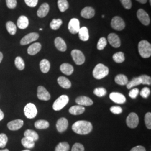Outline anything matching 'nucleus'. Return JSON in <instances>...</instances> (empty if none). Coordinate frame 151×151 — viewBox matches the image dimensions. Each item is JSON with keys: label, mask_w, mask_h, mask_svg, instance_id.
<instances>
[{"label": "nucleus", "mask_w": 151, "mask_h": 151, "mask_svg": "<svg viewBox=\"0 0 151 151\" xmlns=\"http://www.w3.org/2000/svg\"><path fill=\"white\" fill-rule=\"evenodd\" d=\"M29 23V20L27 17L22 15L19 17L17 21V25L20 29H25L27 28Z\"/></svg>", "instance_id": "obj_23"}, {"label": "nucleus", "mask_w": 151, "mask_h": 151, "mask_svg": "<svg viewBox=\"0 0 151 151\" xmlns=\"http://www.w3.org/2000/svg\"><path fill=\"white\" fill-rule=\"evenodd\" d=\"M49 5L47 3H44L40 6L37 11V15L39 17L43 18L47 16L49 11Z\"/></svg>", "instance_id": "obj_19"}, {"label": "nucleus", "mask_w": 151, "mask_h": 151, "mask_svg": "<svg viewBox=\"0 0 151 151\" xmlns=\"http://www.w3.org/2000/svg\"><path fill=\"white\" fill-rule=\"evenodd\" d=\"M50 68V63L48 60L44 59L40 62V68L44 73H47L49 72Z\"/></svg>", "instance_id": "obj_27"}, {"label": "nucleus", "mask_w": 151, "mask_h": 151, "mask_svg": "<svg viewBox=\"0 0 151 151\" xmlns=\"http://www.w3.org/2000/svg\"><path fill=\"white\" fill-rule=\"evenodd\" d=\"M24 125V122L21 119H16L10 122L7 124V127L10 130H17L20 129Z\"/></svg>", "instance_id": "obj_16"}, {"label": "nucleus", "mask_w": 151, "mask_h": 151, "mask_svg": "<svg viewBox=\"0 0 151 151\" xmlns=\"http://www.w3.org/2000/svg\"><path fill=\"white\" fill-rule=\"evenodd\" d=\"M35 127L38 129H45L49 127L48 122L45 120H39L35 123Z\"/></svg>", "instance_id": "obj_29"}, {"label": "nucleus", "mask_w": 151, "mask_h": 151, "mask_svg": "<svg viewBox=\"0 0 151 151\" xmlns=\"http://www.w3.org/2000/svg\"><path fill=\"white\" fill-rule=\"evenodd\" d=\"M111 112L114 114H119L123 112L122 108L118 106H114L110 109Z\"/></svg>", "instance_id": "obj_48"}, {"label": "nucleus", "mask_w": 151, "mask_h": 151, "mask_svg": "<svg viewBox=\"0 0 151 151\" xmlns=\"http://www.w3.org/2000/svg\"><path fill=\"white\" fill-rule=\"evenodd\" d=\"M104 17H105V15H102V17H103V18H104Z\"/></svg>", "instance_id": "obj_59"}, {"label": "nucleus", "mask_w": 151, "mask_h": 151, "mask_svg": "<svg viewBox=\"0 0 151 151\" xmlns=\"http://www.w3.org/2000/svg\"><path fill=\"white\" fill-rule=\"evenodd\" d=\"M63 22L61 19H53L50 23V27L54 30H57L60 29V26L62 25Z\"/></svg>", "instance_id": "obj_34"}, {"label": "nucleus", "mask_w": 151, "mask_h": 151, "mask_svg": "<svg viewBox=\"0 0 151 151\" xmlns=\"http://www.w3.org/2000/svg\"><path fill=\"white\" fill-rule=\"evenodd\" d=\"M145 121L146 127L148 129H151V113L148 112L146 114L145 117Z\"/></svg>", "instance_id": "obj_43"}, {"label": "nucleus", "mask_w": 151, "mask_h": 151, "mask_svg": "<svg viewBox=\"0 0 151 151\" xmlns=\"http://www.w3.org/2000/svg\"><path fill=\"white\" fill-rule=\"evenodd\" d=\"M54 44L57 49L60 52H65L67 50V45L65 42L60 37H57L55 39Z\"/></svg>", "instance_id": "obj_20"}, {"label": "nucleus", "mask_w": 151, "mask_h": 151, "mask_svg": "<svg viewBox=\"0 0 151 151\" xmlns=\"http://www.w3.org/2000/svg\"><path fill=\"white\" fill-rule=\"evenodd\" d=\"M7 141H8V138L7 135L4 133L0 134V148H4L6 146Z\"/></svg>", "instance_id": "obj_42"}, {"label": "nucleus", "mask_w": 151, "mask_h": 151, "mask_svg": "<svg viewBox=\"0 0 151 151\" xmlns=\"http://www.w3.org/2000/svg\"><path fill=\"white\" fill-rule=\"evenodd\" d=\"M2 59H3V54L0 52V63H1V62H2Z\"/></svg>", "instance_id": "obj_54"}, {"label": "nucleus", "mask_w": 151, "mask_h": 151, "mask_svg": "<svg viewBox=\"0 0 151 151\" xmlns=\"http://www.w3.org/2000/svg\"><path fill=\"white\" fill-rule=\"evenodd\" d=\"M107 45V40L104 37H101L99 39L97 44V48L98 50H101L105 48Z\"/></svg>", "instance_id": "obj_39"}, {"label": "nucleus", "mask_w": 151, "mask_h": 151, "mask_svg": "<svg viewBox=\"0 0 151 151\" xmlns=\"http://www.w3.org/2000/svg\"><path fill=\"white\" fill-rule=\"evenodd\" d=\"M37 96L40 100L48 101L50 99V95L47 89L43 86H39L38 87Z\"/></svg>", "instance_id": "obj_13"}, {"label": "nucleus", "mask_w": 151, "mask_h": 151, "mask_svg": "<svg viewBox=\"0 0 151 151\" xmlns=\"http://www.w3.org/2000/svg\"><path fill=\"white\" fill-rule=\"evenodd\" d=\"M42 48V45L39 43H35L29 47L27 49V53L31 55L37 54Z\"/></svg>", "instance_id": "obj_21"}, {"label": "nucleus", "mask_w": 151, "mask_h": 151, "mask_svg": "<svg viewBox=\"0 0 151 151\" xmlns=\"http://www.w3.org/2000/svg\"><path fill=\"white\" fill-rule=\"evenodd\" d=\"M110 99L114 102L116 104H124L126 101V98L125 97L124 95L122 93H120L119 92H111L109 95Z\"/></svg>", "instance_id": "obj_14"}, {"label": "nucleus", "mask_w": 151, "mask_h": 151, "mask_svg": "<svg viewBox=\"0 0 151 151\" xmlns=\"http://www.w3.org/2000/svg\"><path fill=\"white\" fill-rule=\"evenodd\" d=\"M15 65L19 70H23L25 68V63L22 57H17L15 60Z\"/></svg>", "instance_id": "obj_37"}, {"label": "nucleus", "mask_w": 151, "mask_h": 151, "mask_svg": "<svg viewBox=\"0 0 151 151\" xmlns=\"http://www.w3.org/2000/svg\"><path fill=\"white\" fill-rule=\"evenodd\" d=\"M109 70L108 67L102 63H99L94 68L92 74L94 78L97 80H100L108 75Z\"/></svg>", "instance_id": "obj_3"}, {"label": "nucleus", "mask_w": 151, "mask_h": 151, "mask_svg": "<svg viewBox=\"0 0 151 151\" xmlns=\"http://www.w3.org/2000/svg\"><path fill=\"white\" fill-rule=\"evenodd\" d=\"M80 28L81 27L80 21L76 18L72 19L68 23V29L70 32L73 34H76L78 33Z\"/></svg>", "instance_id": "obj_10"}, {"label": "nucleus", "mask_w": 151, "mask_h": 151, "mask_svg": "<svg viewBox=\"0 0 151 151\" xmlns=\"http://www.w3.org/2000/svg\"><path fill=\"white\" fill-rule=\"evenodd\" d=\"M111 26L115 30L122 31L125 27V24L122 17L119 16H114L111 20Z\"/></svg>", "instance_id": "obj_6"}, {"label": "nucleus", "mask_w": 151, "mask_h": 151, "mask_svg": "<svg viewBox=\"0 0 151 151\" xmlns=\"http://www.w3.org/2000/svg\"><path fill=\"white\" fill-rule=\"evenodd\" d=\"M108 40L110 44L114 48H117L121 45V41L119 36L115 33H110L109 34Z\"/></svg>", "instance_id": "obj_12"}, {"label": "nucleus", "mask_w": 151, "mask_h": 151, "mask_svg": "<svg viewBox=\"0 0 151 151\" xmlns=\"http://www.w3.org/2000/svg\"><path fill=\"white\" fill-rule=\"evenodd\" d=\"M39 30H43V29H42V28H40V29H39Z\"/></svg>", "instance_id": "obj_57"}, {"label": "nucleus", "mask_w": 151, "mask_h": 151, "mask_svg": "<svg viewBox=\"0 0 151 151\" xmlns=\"http://www.w3.org/2000/svg\"><path fill=\"white\" fill-rule=\"evenodd\" d=\"M78 36L79 38L82 41L86 42L89 39V32L88 30L86 27H83L80 28L79 32H78Z\"/></svg>", "instance_id": "obj_24"}, {"label": "nucleus", "mask_w": 151, "mask_h": 151, "mask_svg": "<svg viewBox=\"0 0 151 151\" xmlns=\"http://www.w3.org/2000/svg\"><path fill=\"white\" fill-rule=\"evenodd\" d=\"M4 118V114L2 112V111L0 109V121L2 120Z\"/></svg>", "instance_id": "obj_52"}, {"label": "nucleus", "mask_w": 151, "mask_h": 151, "mask_svg": "<svg viewBox=\"0 0 151 151\" xmlns=\"http://www.w3.org/2000/svg\"><path fill=\"white\" fill-rule=\"evenodd\" d=\"M6 27L8 32L12 35H14L17 31V27L13 22H7L6 24Z\"/></svg>", "instance_id": "obj_31"}, {"label": "nucleus", "mask_w": 151, "mask_h": 151, "mask_svg": "<svg viewBox=\"0 0 151 151\" xmlns=\"http://www.w3.org/2000/svg\"><path fill=\"white\" fill-rule=\"evenodd\" d=\"M113 58L114 60L116 63H121L123 62L125 60L124 54L122 52H117V53L114 54L113 56Z\"/></svg>", "instance_id": "obj_36"}, {"label": "nucleus", "mask_w": 151, "mask_h": 151, "mask_svg": "<svg viewBox=\"0 0 151 151\" xmlns=\"http://www.w3.org/2000/svg\"><path fill=\"white\" fill-rule=\"evenodd\" d=\"M137 1L142 4H145L147 2V0H137Z\"/></svg>", "instance_id": "obj_53"}, {"label": "nucleus", "mask_w": 151, "mask_h": 151, "mask_svg": "<svg viewBox=\"0 0 151 151\" xmlns=\"http://www.w3.org/2000/svg\"><path fill=\"white\" fill-rule=\"evenodd\" d=\"M58 7L60 11L63 12L69 8V4L67 0H58Z\"/></svg>", "instance_id": "obj_33"}, {"label": "nucleus", "mask_w": 151, "mask_h": 151, "mask_svg": "<svg viewBox=\"0 0 151 151\" xmlns=\"http://www.w3.org/2000/svg\"><path fill=\"white\" fill-rule=\"evenodd\" d=\"M141 84L143 85H151V78L149 76L143 75L139 76Z\"/></svg>", "instance_id": "obj_41"}, {"label": "nucleus", "mask_w": 151, "mask_h": 151, "mask_svg": "<svg viewBox=\"0 0 151 151\" xmlns=\"http://www.w3.org/2000/svg\"><path fill=\"white\" fill-rule=\"evenodd\" d=\"M150 5H151V0H150Z\"/></svg>", "instance_id": "obj_58"}, {"label": "nucleus", "mask_w": 151, "mask_h": 151, "mask_svg": "<svg viewBox=\"0 0 151 151\" xmlns=\"http://www.w3.org/2000/svg\"><path fill=\"white\" fill-rule=\"evenodd\" d=\"M30 151V150H24V151Z\"/></svg>", "instance_id": "obj_56"}, {"label": "nucleus", "mask_w": 151, "mask_h": 151, "mask_svg": "<svg viewBox=\"0 0 151 151\" xmlns=\"http://www.w3.org/2000/svg\"><path fill=\"white\" fill-rule=\"evenodd\" d=\"M69 101V98L65 95H61L53 103V109L55 111H59L65 107Z\"/></svg>", "instance_id": "obj_4"}, {"label": "nucleus", "mask_w": 151, "mask_h": 151, "mask_svg": "<svg viewBox=\"0 0 151 151\" xmlns=\"http://www.w3.org/2000/svg\"><path fill=\"white\" fill-rule=\"evenodd\" d=\"M57 81H58V83L60 85V86L64 88L68 89L71 87L70 81L65 77L60 76L58 78Z\"/></svg>", "instance_id": "obj_25"}, {"label": "nucleus", "mask_w": 151, "mask_h": 151, "mask_svg": "<svg viewBox=\"0 0 151 151\" xmlns=\"http://www.w3.org/2000/svg\"><path fill=\"white\" fill-rule=\"evenodd\" d=\"M76 103L81 106H91L93 104V101L89 97L81 96L76 99Z\"/></svg>", "instance_id": "obj_18"}, {"label": "nucleus", "mask_w": 151, "mask_h": 151, "mask_svg": "<svg viewBox=\"0 0 151 151\" xmlns=\"http://www.w3.org/2000/svg\"><path fill=\"white\" fill-rule=\"evenodd\" d=\"M68 122L67 119L65 118H61L58 119L56 124L57 129L60 133H62L65 131L68 128Z\"/></svg>", "instance_id": "obj_15"}, {"label": "nucleus", "mask_w": 151, "mask_h": 151, "mask_svg": "<svg viewBox=\"0 0 151 151\" xmlns=\"http://www.w3.org/2000/svg\"><path fill=\"white\" fill-rule=\"evenodd\" d=\"M139 93V90L138 88H133V89H132L130 91L129 93V96L132 99H135L138 95Z\"/></svg>", "instance_id": "obj_49"}, {"label": "nucleus", "mask_w": 151, "mask_h": 151, "mask_svg": "<svg viewBox=\"0 0 151 151\" xmlns=\"http://www.w3.org/2000/svg\"><path fill=\"white\" fill-rule=\"evenodd\" d=\"M24 136H25V137H28V138L32 139L34 142L38 140L39 139V135H38V133L33 130H27L24 133Z\"/></svg>", "instance_id": "obj_32"}, {"label": "nucleus", "mask_w": 151, "mask_h": 151, "mask_svg": "<svg viewBox=\"0 0 151 151\" xmlns=\"http://www.w3.org/2000/svg\"><path fill=\"white\" fill-rule=\"evenodd\" d=\"M122 5L127 10H129L132 7V3L131 0H120Z\"/></svg>", "instance_id": "obj_45"}, {"label": "nucleus", "mask_w": 151, "mask_h": 151, "mask_svg": "<svg viewBox=\"0 0 151 151\" xmlns=\"http://www.w3.org/2000/svg\"><path fill=\"white\" fill-rule=\"evenodd\" d=\"M25 4L30 7H34L37 5L38 0H24Z\"/></svg>", "instance_id": "obj_50"}, {"label": "nucleus", "mask_w": 151, "mask_h": 151, "mask_svg": "<svg viewBox=\"0 0 151 151\" xmlns=\"http://www.w3.org/2000/svg\"><path fill=\"white\" fill-rule=\"evenodd\" d=\"M60 70L65 75H71L74 70L73 67L69 63H63L60 67Z\"/></svg>", "instance_id": "obj_22"}, {"label": "nucleus", "mask_w": 151, "mask_h": 151, "mask_svg": "<svg viewBox=\"0 0 151 151\" xmlns=\"http://www.w3.org/2000/svg\"><path fill=\"white\" fill-rule=\"evenodd\" d=\"M140 84H141V81L139 77H134L132 79V80L130 81L129 82H128V83L127 84V88L130 89L131 88L138 86Z\"/></svg>", "instance_id": "obj_38"}, {"label": "nucleus", "mask_w": 151, "mask_h": 151, "mask_svg": "<svg viewBox=\"0 0 151 151\" xmlns=\"http://www.w3.org/2000/svg\"><path fill=\"white\" fill-rule=\"evenodd\" d=\"M71 151H85V148L81 143H76L72 147Z\"/></svg>", "instance_id": "obj_46"}, {"label": "nucleus", "mask_w": 151, "mask_h": 151, "mask_svg": "<svg viewBox=\"0 0 151 151\" xmlns=\"http://www.w3.org/2000/svg\"><path fill=\"white\" fill-rule=\"evenodd\" d=\"M95 15L94 9L91 7H86L83 8L81 12V15L85 19H91Z\"/></svg>", "instance_id": "obj_17"}, {"label": "nucleus", "mask_w": 151, "mask_h": 151, "mask_svg": "<svg viewBox=\"0 0 151 151\" xmlns=\"http://www.w3.org/2000/svg\"><path fill=\"white\" fill-rule=\"evenodd\" d=\"M137 16L138 20L141 22V23L143 25L147 26L150 24V17L148 14L147 13V12L145 11L143 9H139L137 12Z\"/></svg>", "instance_id": "obj_8"}, {"label": "nucleus", "mask_w": 151, "mask_h": 151, "mask_svg": "<svg viewBox=\"0 0 151 151\" xmlns=\"http://www.w3.org/2000/svg\"><path fill=\"white\" fill-rule=\"evenodd\" d=\"M22 146L27 148H32L35 146L34 141L28 138V137H24L22 139Z\"/></svg>", "instance_id": "obj_30"}, {"label": "nucleus", "mask_w": 151, "mask_h": 151, "mask_svg": "<svg viewBox=\"0 0 151 151\" xmlns=\"http://www.w3.org/2000/svg\"><path fill=\"white\" fill-rule=\"evenodd\" d=\"M85 111V108L83 106L81 105H75L70 107L69 109V112L70 114L74 115H80L84 113Z\"/></svg>", "instance_id": "obj_26"}, {"label": "nucleus", "mask_w": 151, "mask_h": 151, "mask_svg": "<svg viewBox=\"0 0 151 151\" xmlns=\"http://www.w3.org/2000/svg\"><path fill=\"white\" fill-rule=\"evenodd\" d=\"M115 81L118 85L124 86V85H126L128 83V79L126 76L120 74L115 77Z\"/></svg>", "instance_id": "obj_28"}, {"label": "nucleus", "mask_w": 151, "mask_h": 151, "mask_svg": "<svg viewBox=\"0 0 151 151\" xmlns=\"http://www.w3.org/2000/svg\"><path fill=\"white\" fill-rule=\"evenodd\" d=\"M39 37V35L37 32H31L22 38L20 41L22 45H25L37 40Z\"/></svg>", "instance_id": "obj_11"}, {"label": "nucleus", "mask_w": 151, "mask_h": 151, "mask_svg": "<svg viewBox=\"0 0 151 151\" xmlns=\"http://www.w3.org/2000/svg\"><path fill=\"white\" fill-rule=\"evenodd\" d=\"M130 151H146V149L144 147L142 146H136L133 147Z\"/></svg>", "instance_id": "obj_51"}, {"label": "nucleus", "mask_w": 151, "mask_h": 151, "mask_svg": "<svg viewBox=\"0 0 151 151\" xmlns=\"http://www.w3.org/2000/svg\"><path fill=\"white\" fill-rule=\"evenodd\" d=\"M107 93L105 88L104 87H98L94 90L93 93L98 97H103L105 96Z\"/></svg>", "instance_id": "obj_40"}, {"label": "nucleus", "mask_w": 151, "mask_h": 151, "mask_svg": "<svg viewBox=\"0 0 151 151\" xmlns=\"http://www.w3.org/2000/svg\"><path fill=\"white\" fill-rule=\"evenodd\" d=\"M126 123L128 127L130 128H135L139 124V118L137 114L131 113L128 116Z\"/></svg>", "instance_id": "obj_9"}, {"label": "nucleus", "mask_w": 151, "mask_h": 151, "mask_svg": "<svg viewBox=\"0 0 151 151\" xmlns=\"http://www.w3.org/2000/svg\"><path fill=\"white\" fill-rule=\"evenodd\" d=\"M74 132L80 135H86L89 134L92 130V124L86 120L77 121L72 127Z\"/></svg>", "instance_id": "obj_1"}, {"label": "nucleus", "mask_w": 151, "mask_h": 151, "mask_svg": "<svg viewBox=\"0 0 151 151\" xmlns=\"http://www.w3.org/2000/svg\"><path fill=\"white\" fill-rule=\"evenodd\" d=\"M70 150V145L67 142H60L55 148V151H68Z\"/></svg>", "instance_id": "obj_35"}, {"label": "nucleus", "mask_w": 151, "mask_h": 151, "mask_svg": "<svg viewBox=\"0 0 151 151\" xmlns=\"http://www.w3.org/2000/svg\"><path fill=\"white\" fill-rule=\"evenodd\" d=\"M0 151H9L8 149H5V150H0Z\"/></svg>", "instance_id": "obj_55"}, {"label": "nucleus", "mask_w": 151, "mask_h": 151, "mask_svg": "<svg viewBox=\"0 0 151 151\" xmlns=\"http://www.w3.org/2000/svg\"><path fill=\"white\" fill-rule=\"evenodd\" d=\"M150 93H151V90H150L149 88H148L147 87H144L140 92V96L145 99L148 97L150 96Z\"/></svg>", "instance_id": "obj_44"}, {"label": "nucleus", "mask_w": 151, "mask_h": 151, "mask_svg": "<svg viewBox=\"0 0 151 151\" xmlns=\"http://www.w3.org/2000/svg\"><path fill=\"white\" fill-rule=\"evenodd\" d=\"M71 55L76 65H81L84 63L85 57L81 50L77 49L73 50L71 52Z\"/></svg>", "instance_id": "obj_7"}, {"label": "nucleus", "mask_w": 151, "mask_h": 151, "mask_svg": "<svg viewBox=\"0 0 151 151\" xmlns=\"http://www.w3.org/2000/svg\"><path fill=\"white\" fill-rule=\"evenodd\" d=\"M24 114L28 119L34 118L38 113V110L35 105L32 103H29L25 106Z\"/></svg>", "instance_id": "obj_5"}, {"label": "nucleus", "mask_w": 151, "mask_h": 151, "mask_svg": "<svg viewBox=\"0 0 151 151\" xmlns=\"http://www.w3.org/2000/svg\"><path fill=\"white\" fill-rule=\"evenodd\" d=\"M138 51L143 58H148L151 55V45L146 40H141L138 44Z\"/></svg>", "instance_id": "obj_2"}, {"label": "nucleus", "mask_w": 151, "mask_h": 151, "mask_svg": "<svg viewBox=\"0 0 151 151\" xmlns=\"http://www.w3.org/2000/svg\"><path fill=\"white\" fill-rule=\"evenodd\" d=\"M6 5L8 8L14 9L17 6V1L16 0H6Z\"/></svg>", "instance_id": "obj_47"}]
</instances>
